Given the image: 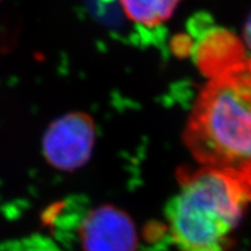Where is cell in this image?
Instances as JSON below:
<instances>
[{
  "label": "cell",
  "mask_w": 251,
  "mask_h": 251,
  "mask_svg": "<svg viewBox=\"0 0 251 251\" xmlns=\"http://www.w3.org/2000/svg\"><path fill=\"white\" fill-rule=\"evenodd\" d=\"M183 141L200 165L251 174V57L211 76L196 98Z\"/></svg>",
  "instance_id": "obj_1"
},
{
  "label": "cell",
  "mask_w": 251,
  "mask_h": 251,
  "mask_svg": "<svg viewBox=\"0 0 251 251\" xmlns=\"http://www.w3.org/2000/svg\"><path fill=\"white\" fill-rule=\"evenodd\" d=\"M179 188L166 206L179 251H227L251 205V174L200 165L177 172Z\"/></svg>",
  "instance_id": "obj_2"
},
{
  "label": "cell",
  "mask_w": 251,
  "mask_h": 251,
  "mask_svg": "<svg viewBox=\"0 0 251 251\" xmlns=\"http://www.w3.org/2000/svg\"><path fill=\"white\" fill-rule=\"evenodd\" d=\"M94 143L96 125L91 115L71 112L49 125L42 140V151L52 168L74 172L90 161Z\"/></svg>",
  "instance_id": "obj_3"
},
{
  "label": "cell",
  "mask_w": 251,
  "mask_h": 251,
  "mask_svg": "<svg viewBox=\"0 0 251 251\" xmlns=\"http://www.w3.org/2000/svg\"><path fill=\"white\" fill-rule=\"evenodd\" d=\"M84 251H136L139 244L133 219L113 205L96 207L79 227Z\"/></svg>",
  "instance_id": "obj_4"
},
{
  "label": "cell",
  "mask_w": 251,
  "mask_h": 251,
  "mask_svg": "<svg viewBox=\"0 0 251 251\" xmlns=\"http://www.w3.org/2000/svg\"><path fill=\"white\" fill-rule=\"evenodd\" d=\"M181 0H120L125 14L133 23L156 27L170 20Z\"/></svg>",
  "instance_id": "obj_5"
},
{
  "label": "cell",
  "mask_w": 251,
  "mask_h": 251,
  "mask_svg": "<svg viewBox=\"0 0 251 251\" xmlns=\"http://www.w3.org/2000/svg\"><path fill=\"white\" fill-rule=\"evenodd\" d=\"M243 40L248 46V48L251 50V13L248 17L246 24L243 28Z\"/></svg>",
  "instance_id": "obj_6"
}]
</instances>
